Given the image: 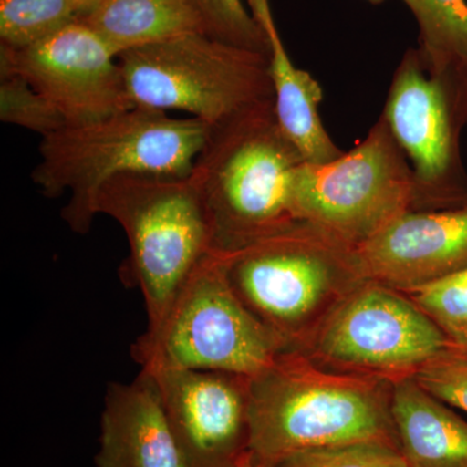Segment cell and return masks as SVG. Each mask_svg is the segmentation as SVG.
Segmentation results:
<instances>
[{"instance_id": "cell-1", "label": "cell", "mask_w": 467, "mask_h": 467, "mask_svg": "<svg viewBox=\"0 0 467 467\" xmlns=\"http://www.w3.org/2000/svg\"><path fill=\"white\" fill-rule=\"evenodd\" d=\"M392 382L330 370L297 349L250 379V453L264 467L299 451L382 441L399 445Z\"/></svg>"}, {"instance_id": "cell-2", "label": "cell", "mask_w": 467, "mask_h": 467, "mask_svg": "<svg viewBox=\"0 0 467 467\" xmlns=\"http://www.w3.org/2000/svg\"><path fill=\"white\" fill-rule=\"evenodd\" d=\"M304 162L275 103L209 128L190 178L207 216L212 254H233L299 223L294 189Z\"/></svg>"}, {"instance_id": "cell-3", "label": "cell", "mask_w": 467, "mask_h": 467, "mask_svg": "<svg viewBox=\"0 0 467 467\" xmlns=\"http://www.w3.org/2000/svg\"><path fill=\"white\" fill-rule=\"evenodd\" d=\"M208 133L209 126L193 117L133 107L43 137L32 178L47 198L70 192L64 221L86 234L97 216L98 193L109 180L128 173L187 177Z\"/></svg>"}, {"instance_id": "cell-4", "label": "cell", "mask_w": 467, "mask_h": 467, "mask_svg": "<svg viewBox=\"0 0 467 467\" xmlns=\"http://www.w3.org/2000/svg\"><path fill=\"white\" fill-rule=\"evenodd\" d=\"M218 256L239 300L290 349L306 348L331 310L368 281L355 247L304 223Z\"/></svg>"}, {"instance_id": "cell-5", "label": "cell", "mask_w": 467, "mask_h": 467, "mask_svg": "<svg viewBox=\"0 0 467 467\" xmlns=\"http://www.w3.org/2000/svg\"><path fill=\"white\" fill-rule=\"evenodd\" d=\"M95 209L124 229L130 254L121 276L142 291L147 331H153L196 266L212 254L207 216L192 178L117 175L101 187Z\"/></svg>"}, {"instance_id": "cell-6", "label": "cell", "mask_w": 467, "mask_h": 467, "mask_svg": "<svg viewBox=\"0 0 467 467\" xmlns=\"http://www.w3.org/2000/svg\"><path fill=\"white\" fill-rule=\"evenodd\" d=\"M134 107L183 110L209 128L275 103L269 55L192 33L119 57Z\"/></svg>"}, {"instance_id": "cell-7", "label": "cell", "mask_w": 467, "mask_h": 467, "mask_svg": "<svg viewBox=\"0 0 467 467\" xmlns=\"http://www.w3.org/2000/svg\"><path fill=\"white\" fill-rule=\"evenodd\" d=\"M287 349L236 296L221 257L209 254L159 327L134 343L131 356L142 368H195L254 378Z\"/></svg>"}, {"instance_id": "cell-8", "label": "cell", "mask_w": 467, "mask_h": 467, "mask_svg": "<svg viewBox=\"0 0 467 467\" xmlns=\"http://www.w3.org/2000/svg\"><path fill=\"white\" fill-rule=\"evenodd\" d=\"M294 209L299 223L352 247L413 211V171L382 115L349 152L301 165Z\"/></svg>"}, {"instance_id": "cell-9", "label": "cell", "mask_w": 467, "mask_h": 467, "mask_svg": "<svg viewBox=\"0 0 467 467\" xmlns=\"http://www.w3.org/2000/svg\"><path fill=\"white\" fill-rule=\"evenodd\" d=\"M451 346L407 294L365 281L324 319L301 352L330 370L395 380Z\"/></svg>"}, {"instance_id": "cell-10", "label": "cell", "mask_w": 467, "mask_h": 467, "mask_svg": "<svg viewBox=\"0 0 467 467\" xmlns=\"http://www.w3.org/2000/svg\"><path fill=\"white\" fill-rule=\"evenodd\" d=\"M382 116L413 171V211L466 202L461 130L447 95L426 72L417 48L405 52L396 67Z\"/></svg>"}, {"instance_id": "cell-11", "label": "cell", "mask_w": 467, "mask_h": 467, "mask_svg": "<svg viewBox=\"0 0 467 467\" xmlns=\"http://www.w3.org/2000/svg\"><path fill=\"white\" fill-rule=\"evenodd\" d=\"M17 75L54 104L67 125L133 109L119 55L76 20L26 50L0 48V76Z\"/></svg>"}, {"instance_id": "cell-12", "label": "cell", "mask_w": 467, "mask_h": 467, "mask_svg": "<svg viewBox=\"0 0 467 467\" xmlns=\"http://www.w3.org/2000/svg\"><path fill=\"white\" fill-rule=\"evenodd\" d=\"M155 380L190 467H235L250 454V379L226 371L142 368Z\"/></svg>"}, {"instance_id": "cell-13", "label": "cell", "mask_w": 467, "mask_h": 467, "mask_svg": "<svg viewBox=\"0 0 467 467\" xmlns=\"http://www.w3.org/2000/svg\"><path fill=\"white\" fill-rule=\"evenodd\" d=\"M368 281L407 292L467 270V201L409 211L355 247Z\"/></svg>"}, {"instance_id": "cell-14", "label": "cell", "mask_w": 467, "mask_h": 467, "mask_svg": "<svg viewBox=\"0 0 467 467\" xmlns=\"http://www.w3.org/2000/svg\"><path fill=\"white\" fill-rule=\"evenodd\" d=\"M99 441L97 467H190L155 380L144 370L131 383L109 384Z\"/></svg>"}, {"instance_id": "cell-15", "label": "cell", "mask_w": 467, "mask_h": 467, "mask_svg": "<svg viewBox=\"0 0 467 467\" xmlns=\"http://www.w3.org/2000/svg\"><path fill=\"white\" fill-rule=\"evenodd\" d=\"M252 16L269 43L270 76L275 88V109L279 124L306 162L324 164L342 155L326 130L319 106L324 90L310 73L292 63L276 29L269 0H247Z\"/></svg>"}, {"instance_id": "cell-16", "label": "cell", "mask_w": 467, "mask_h": 467, "mask_svg": "<svg viewBox=\"0 0 467 467\" xmlns=\"http://www.w3.org/2000/svg\"><path fill=\"white\" fill-rule=\"evenodd\" d=\"M391 411L409 467H467V422L411 377L392 380Z\"/></svg>"}, {"instance_id": "cell-17", "label": "cell", "mask_w": 467, "mask_h": 467, "mask_svg": "<svg viewBox=\"0 0 467 467\" xmlns=\"http://www.w3.org/2000/svg\"><path fill=\"white\" fill-rule=\"evenodd\" d=\"M416 17L420 57L441 86L460 130L467 125L466 0H402Z\"/></svg>"}, {"instance_id": "cell-18", "label": "cell", "mask_w": 467, "mask_h": 467, "mask_svg": "<svg viewBox=\"0 0 467 467\" xmlns=\"http://www.w3.org/2000/svg\"><path fill=\"white\" fill-rule=\"evenodd\" d=\"M116 54L168 41L192 33H205L189 0H106L84 18Z\"/></svg>"}, {"instance_id": "cell-19", "label": "cell", "mask_w": 467, "mask_h": 467, "mask_svg": "<svg viewBox=\"0 0 467 467\" xmlns=\"http://www.w3.org/2000/svg\"><path fill=\"white\" fill-rule=\"evenodd\" d=\"M78 20L69 0H0V39L26 50Z\"/></svg>"}, {"instance_id": "cell-20", "label": "cell", "mask_w": 467, "mask_h": 467, "mask_svg": "<svg viewBox=\"0 0 467 467\" xmlns=\"http://www.w3.org/2000/svg\"><path fill=\"white\" fill-rule=\"evenodd\" d=\"M404 294L441 328L451 346L467 350V270Z\"/></svg>"}, {"instance_id": "cell-21", "label": "cell", "mask_w": 467, "mask_h": 467, "mask_svg": "<svg viewBox=\"0 0 467 467\" xmlns=\"http://www.w3.org/2000/svg\"><path fill=\"white\" fill-rule=\"evenodd\" d=\"M0 119L42 138L67 125L60 110L17 75L0 76Z\"/></svg>"}, {"instance_id": "cell-22", "label": "cell", "mask_w": 467, "mask_h": 467, "mask_svg": "<svg viewBox=\"0 0 467 467\" xmlns=\"http://www.w3.org/2000/svg\"><path fill=\"white\" fill-rule=\"evenodd\" d=\"M189 3L201 16L208 36L236 47L269 55L265 33L242 0H189Z\"/></svg>"}, {"instance_id": "cell-23", "label": "cell", "mask_w": 467, "mask_h": 467, "mask_svg": "<svg viewBox=\"0 0 467 467\" xmlns=\"http://www.w3.org/2000/svg\"><path fill=\"white\" fill-rule=\"evenodd\" d=\"M272 467H409L398 445L358 441L292 454Z\"/></svg>"}, {"instance_id": "cell-24", "label": "cell", "mask_w": 467, "mask_h": 467, "mask_svg": "<svg viewBox=\"0 0 467 467\" xmlns=\"http://www.w3.org/2000/svg\"><path fill=\"white\" fill-rule=\"evenodd\" d=\"M411 378L444 404L467 413V350L450 346Z\"/></svg>"}, {"instance_id": "cell-25", "label": "cell", "mask_w": 467, "mask_h": 467, "mask_svg": "<svg viewBox=\"0 0 467 467\" xmlns=\"http://www.w3.org/2000/svg\"><path fill=\"white\" fill-rule=\"evenodd\" d=\"M69 2L72 3L79 20V18H84L94 12L106 0H69Z\"/></svg>"}, {"instance_id": "cell-26", "label": "cell", "mask_w": 467, "mask_h": 467, "mask_svg": "<svg viewBox=\"0 0 467 467\" xmlns=\"http://www.w3.org/2000/svg\"><path fill=\"white\" fill-rule=\"evenodd\" d=\"M235 467H264L263 465H260L259 462H256L254 459H252L251 453L248 454L247 457H245L244 460L241 461V462L238 463Z\"/></svg>"}, {"instance_id": "cell-27", "label": "cell", "mask_w": 467, "mask_h": 467, "mask_svg": "<svg viewBox=\"0 0 467 467\" xmlns=\"http://www.w3.org/2000/svg\"><path fill=\"white\" fill-rule=\"evenodd\" d=\"M368 2H371V3H380V2H383V0H368Z\"/></svg>"}]
</instances>
